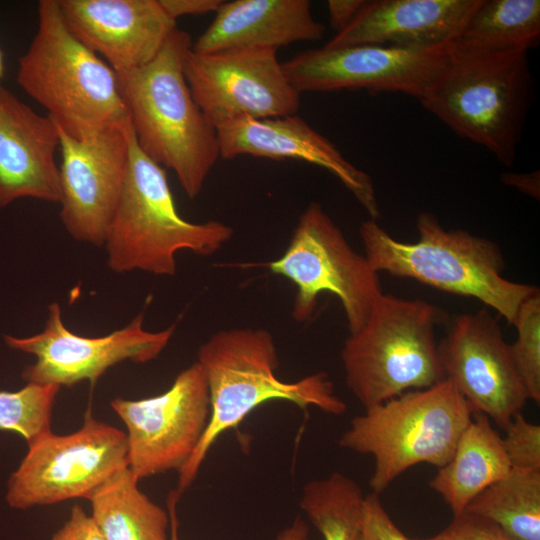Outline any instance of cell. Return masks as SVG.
Returning <instances> with one entry per match:
<instances>
[{
	"instance_id": "obj_24",
	"label": "cell",
	"mask_w": 540,
	"mask_h": 540,
	"mask_svg": "<svg viewBox=\"0 0 540 540\" xmlns=\"http://www.w3.org/2000/svg\"><path fill=\"white\" fill-rule=\"evenodd\" d=\"M539 41V0H480L452 46L487 54H516L528 53Z\"/></svg>"
},
{
	"instance_id": "obj_15",
	"label": "cell",
	"mask_w": 540,
	"mask_h": 540,
	"mask_svg": "<svg viewBox=\"0 0 540 540\" xmlns=\"http://www.w3.org/2000/svg\"><path fill=\"white\" fill-rule=\"evenodd\" d=\"M445 378L471 406L506 429L527 399L498 318L483 308L454 318L438 343Z\"/></svg>"
},
{
	"instance_id": "obj_37",
	"label": "cell",
	"mask_w": 540,
	"mask_h": 540,
	"mask_svg": "<svg viewBox=\"0 0 540 540\" xmlns=\"http://www.w3.org/2000/svg\"><path fill=\"white\" fill-rule=\"evenodd\" d=\"M5 72V59H4V53L0 48V81L4 76Z\"/></svg>"
},
{
	"instance_id": "obj_14",
	"label": "cell",
	"mask_w": 540,
	"mask_h": 540,
	"mask_svg": "<svg viewBox=\"0 0 540 540\" xmlns=\"http://www.w3.org/2000/svg\"><path fill=\"white\" fill-rule=\"evenodd\" d=\"M448 50L323 46L297 53L282 62V67L300 94L364 89L372 94L403 93L420 100L444 66Z\"/></svg>"
},
{
	"instance_id": "obj_17",
	"label": "cell",
	"mask_w": 540,
	"mask_h": 540,
	"mask_svg": "<svg viewBox=\"0 0 540 540\" xmlns=\"http://www.w3.org/2000/svg\"><path fill=\"white\" fill-rule=\"evenodd\" d=\"M220 156L240 155L272 160L296 159L334 175L369 214L380 217L373 180L348 161L328 138L294 115L267 119H239L216 128Z\"/></svg>"
},
{
	"instance_id": "obj_7",
	"label": "cell",
	"mask_w": 540,
	"mask_h": 540,
	"mask_svg": "<svg viewBox=\"0 0 540 540\" xmlns=\"http://www.w3.org/2000/svg\"><path fill=\"white\" fill-rule=\"evenodd\" d=\"M472 414L469 403L445 378L365 408L351 420L338 444L373 457L369 484L379 495L415 465L447 464Z\"/></svg>"
},
{
	"instance_id": "obj_21",
	"label": "cell",
	"mask_w": 540,
	"mask_h": 540,
	"mask_svg": "<svg viewBox=\"0 0 540 540\" xmlns=\"http://www.w3.org/2000/svg\"><path fill=\"white\" fill-rule=\"evenodd\" d=\"M325 26L308 0H235L223 2L213 22L192 44L200 54L235 48L276 49L297 41L322 39Z\"/></svg>"
},
{
	"instance_id": "obj_8",
	"label": "cell",
	"mask_w": 540,
	"mask_h": 540,
	"mask_svg": "<svg viewBox=\"0 0 540 540\" xmlns=\"http://www.w3.org/2000/svg\"><path fill=\"white\" fill-rule=\"evenodd\" d=\"M443 319L425 300L382 293L341 349L346 385L365 408L445 379L436 342Z\"/></svg>"
},
{
	"instance_id": "obj_9",
	"label": "cell",
	"mask_w": 540,
	"mask_h": 540,
	"mask_svg": "<svg viewBox=\"0 0 540 540\" xmlns=\"http://www.w3.org/2000/svg\"><path fill=\"white\" fill-rule=\"evenodd\" d=\"M263 266L296 285L294 320L310 321L318 297L330 293L342 304L349 334L363 326L383 293L379 273L353 249L318 202L303 211L284 253Z\"/></svg>"
},
{
	"instance_id": "obj_18",
	"label": "cell",
	"mask_w": 540,
	"mask_h": 540,
	"mask_svg": "<svg viewBox=\"0 0 540 540\" xmlns=\"http://www.w3.org/2000/svg\"><path fill=\"white\" fill-rule=\"evenodd\" d=\"M73 34L117 73L149 63L176 26L158 0H59Z\"/></svg>"
},
{
	"instance_id": "obj_35",
	"label": "cell",
	"mask_w": 540,
	"mask_h": 540,
	"mask_svg": "<svg viewBox=\"0 0 540 540\" xmlns=\"http://www.w3.org/2000/svg\"><path fill=\"white\" fill-rule=\"evenodd\" d=\"M367 0H329L327 7L331 28L342 32L366 5Z\"/></svg>"
},
{
	"instance_id": "obj_28",
	"label": "cell",
	"mask_w": 540,
	"mask_h": 540,
	"mask_svg": "<svg viewBox=\"0 0 540 540\" xmlns=\"http://www.w3.org/2000/svg\"><path fill=\"white\" fill-rule=\"evenodd\" d=\"M513 325L517 338L509 344L510 354L527 399L540 402V291L529 296L518 309Z\"/></svg>"
},
{
	"instance_id": "obj_16",
	"label": "cell",
	"mask_w": 540,
	"mask_h": 540,
	"mask_svg": "<svg viewBox=\"0 0 540 540\" xmlns=\"http://www.w3.org/2000/svg\"><path fill=\"white\" fill-rule=\"evenodd\" d=\"M130 127L106 128L80 139L59 128L60 217L78 241L104 244L126 177Z\"/></svg>"
},
{
	"instance_id": "obj_3",
	"label": "cell",
	"mask_w": 540,
	"mask_h": 540,
	"mask_svg": "<svg viewBox=\"0 0 540 540\" xmlns=\"http://www.w3.org/2000/svg\"><path fill=\"white\" fill-rule=\"evenodd\" d=\"M416 227L418 240L407 243L392 237L376 220L362 222L359 235L372 269L474 298L512 325L524 300L539 291L504 277V256L494 241L463 229L446 230L427 211L417 216Z\"/></svg>"
},
{
	"instance_id": "obj_27",
	"label": "cell",
	"mask_w": 540,
	"mask_h": 540,
	"mask_svg": "<svg viewBox=\"0 0 540 540\" xmlns=\"http://www.w3.org/2000/svg\"><path fill=\"white\" fill-rule=\"evenodd\" d=\"M56 385L26 383L17 391H0V430L21 435L27 443L51 431Z\"/></svg>"
},
{
	"instance_id": "obj_29",
	"label": "cell",
	"mask_w": 540,
	"mask_h": 540,
	"mask_svg": "<svg viewBox=\"0 0 540 540\" xmlns=\"http://www.w3.org/2000/svg\"><path fill=\"white\" fill-rule=\"evenodd\" d=\"M502 444L511 468L540 469V426L517 413L505 429Z\"/></svg>"
},
{
	"instance_id": "obj_6",
	"label": "cell",
	"mask_w": 540,
	"mask_h": 540,
	"mask_svg": "<svg viewBox=\"0 0 540 540\" xmlns=\"http://www.w3.org/2000/svg\"><path fill=\"white\" fill-rule=\"evenodd\" d=\"M233 233L220 221L194 223L180 216L166 171L140 149L130 127L126 177L103 244L109 268L173 276L180 250L213 255Z\"/></svg>"
},
{
	"instance_id": "obj_25",
	"label": "cell",
	"mask_w": 540,
	"mask_h": 540,
	"mask_svg": "<svg viewBox=\"0 0 540 540\" xmlns=\"http://www.w3.org/2000/svg\"><path fill=\"white\" fill-rule=\"evenodd\" d=\"M517 540H540V469L511 468L466 507Z\"/></svg>"
},
{
	"instance_id": "obj_33",
	"label": "cell",
	"mask_w": 540,
	"mask_h": 540,
	"mask_svg": "<svg viewBox=\"0 0 540 540\" xmlns=\"http://www.w3.org/2000/svg\"><path fill=\"white\" fill-rule=\"evenodd\" d=\"M179 498L175 490L167 498V511L170 517V540H178L176 504ZM276 540H308V526L306 522L300 517H296L290 526L279 533Z\"/></svg>"
},
{
	"instance_id": "obj_4",
	"label": "cell",
	"mask_w": 540,
	"mask_h": 540,
	"mask_svg": "<svg viewBox=\"0 0 540 540\" xmlns=\"http://www.w3.org/2000/svg\"><path fill=\"white\" fill-rule=\"evenodd\" d=\"M17 83L73 138L130 124L118 73L73 34L59 0L38 2L37 31L19 58Z\"/></svg>"
},
{
	"instance_id": "obj_36",
	"label": "cell",
	"mask_w": 540,
	"mask_h": 540,
	"mask_svg": "<svg viewBox=\"0 0 540 540\" xmlns=\"http://www.w3.org/2000/svg\"><path fill=\"white\" fill-rule=\"evenodd\" d=\"M500 181L510 187L516 188L522 193L536 199H540V171L529 173L503 172Z\"/></svg>"
},
{
	"instance_id": "obj_20",
	"label": "cell",
	"mask_w": 540,
	"mask_h": 540,
	"mask_svg": "<svg viewBox=\"0 0 540 540\" xmlns=\"http://www.w3.org/2000/svg\"><path fill=\"white\" fill-rule=\"evenodd\" d=\"M59 127L0 86V207L20 198L59 203Z\"/></svg>"
},
{
	"instance_id": "obj_10",
	"label": "cell",
	"mask_w": 540,
	"mask_h": 540,
	"mask_svg": "<svg viewBox=\"0 0 540 540\" xmlns=\"http://www.w3.org/2000/svg\"><path fill=\"white\" fill-rule=\"evenodd\" d=\"M128 467L126 433L92 416L67 435L52 431L28 443V451L11 474L6 501L11 508L46 506L89 495L119 470Z\"/></svg>"
},
{
	"instance_id": "obj_2",
	"label": "cell",
	"mask_w": 540,
	"mask_h": 540,
	"mask_svg": "<svg viewBox=\"0 0 540 540\" xmlns=\"http://www.w3.org/2000/svg\"><path fill=\"white\" fill-rule=\"evenodd\" d=\"M191 36L178 28L149 63L118 72L131 128L140 149L174 171L186 195H199L220 157L216 129L195 102L185 79Z\"/></svg>"
},
{
	"instance_id": "obj_26",
	"label": "cell",
	"mask_w": 540,
	"mask_h": 540,
	"mask_svg": "<svg viewBox=\"0 0 540 540\" xmlns=\"http://www.w3.org/2000/svg\"><path fill=\"white\" fill-rule=\"evenodd\" d=\"M363 500L352 478L333 472L308 482L299 504L324 540H358Z\"/></svg>"
},
{
	"instance_id": "obj_13",
	"label": "cell",
	"mask_w": 540,
	"mask_h": 540,
	"mask_svg": "<svg viewBox=\"0 0 540 540\" xmlns=\"http://www.w3.org/2000/svg\"><path fill=\"white\" fill-rule=\"evenodd\" d=\"M144 313L125 327L101 337H83L66 328L57 302L48 306L43 330L28 337L5 335L8 347L35 356L22 378L26 383L72 387L81 381L95 383L110 367L123 362L146 363L156 359L172 338L175 325L158 332L143 327Z\"/></svg>"
},
{
	"instance_id": "obj_34",
	"label": "cell",
	"mask_w": 540,
	"mask_h": 540,
	"mask_svg": "<svg viewBox=\"0 0 540 540\" xmlns=\"http://www.w3.org/2000/svg\"><path fill=\"white\" fill-rule=\"evenodd\" d=\"M166 14L173 20L185 15H202L216 12L221 0H158Z\"/></svg>"
},
{
	"instance_id": "obj_5",
	"label": "cell",
	"mask_w": 540,
	"mask_h": 540,
	"mask_svg": "<svg viewBox=\"0 0 540 540\" xmlns=\"http://www.w3.org/2000/svg\"><path fill=\"white\" fill-rule=\"evenodd\" d=\"M533 95L528 53L487 54L451 46L422 106L505 167L515 161Z\"/></svg>"
},
{
	"instance_id": "obj_32",
	"label": "cell",
	"mask_w": 540,
	"mask_h": 540,
	"mask_svg": "<svg viewBox=\"0 0 540 540\" xmlns=\"http://www.w3.org/2000/svg\"><path fill=\"white\" fill-rule=\"evenodd\" d=\"M49 540H106L80 505H73L65 523Z\"/></svg>"
},
{
	"instance_id": "obj_31",
	"label": "cell",
	"mask_w": 540,
	"mask_h": 540,
	"mask_svg": "<svg viewBox=\"0 0 540 540\" xmlns=\"http://www.w3.org/2000/svg\"><path fill=\"white\" fill-rule=\"evenodd\" d=\"M358 540H411L395 525L375 493L364 496Z\"/></svg>"
},
{
	"instance_id": "obj_1",
	"label": "cell",
	"mask_w": 540,
	"mask_h": 540,
	"mask_svg": "<svg viewBox=\"0 0 540 540\" xmlns=\"http://www.w3.org/2000/svg\"><path fill=\"white\" fill-rule=\"evenodd\" d=\"M210 397L207 429L193 456L179 473L178 496L195 480L211 446L226 431L236 428L261 404L282 400L306 409L341 416L346 403L336 395L328 373L317 372L294 382L276 376L279 366L272 334L263 328H231L213 333L198 350Z\"/></svg>"
},
{
	"instance_id": "obj_11",
	"label": "cell",
	"mask_w": 540,
	"mask_h": 540,
	"mask_svg": "<svg viewBox=\"0 0 540 540\" xmlns=\"http://www.w3.org/2000/svg\"><path fill=\"white\" fill-rule=\"evenodd\" d=\"M124 422L128 468L140 481L187 465L210 420L207 381L196 361L182 370L164 393L139 400L110 402Z\"/></svg>"
},
{
	"instance_id": "obj_19",
	"label": "cell",
	"mask_w": 540,
	"mask_h": 540,
	"mask_svg": "<svg viewBox=\"0 0 540 540\" xmlns=\"http://www.w3.org/2000/svg\"><path fill=\"white\" fill-rule=\"evenodd\" d=\"M480 0H367L326 47L376 45L415 50H448Z\"/></svg>"
},
{
	"instance_id": "obj_30",
	"label": "cell",
	"mask_w": 540,
	"mask_h": 540,
	"mask_svg": "<svg viewBox=\"0 0 540 540\" xmlns=\"http://www.w3.org/2000/svg\"><path fill=\"white\" fill-rule=\"evenodd\" d=\"M414 540H517L488 518L464 510L440 533Z\"/></svg>"
},
{
	"instance_id": "obj_12",
	"label": "cell",
	"mask_w": 540,
	"mask_h": 540,
	"mask_svg": "<svg viewBox=\"0 0 540 540\" xmlns=\"http://www.w3.org/2000/svg\"><path fill=\"white\" fill-rule=\"evenodd\" d=\"M183 70L195 102L215 129L244 118L294 115L300 106V93L287 79L276 49L200 54L191 47Z\"/></svg>"
},
{
	"instance_id": "obj_22",
	"label": "cell",
	"mask_w": 540,
	"mask_h": 540,
	"mask_svg": "<svg viewBox=\"0 0 540 540\" xmlns=\"http://www.w3.org/2000/svg\"><path fill=\"white\" fill-rule=\"evenodd\" d=\"M511 469L502 437L483 413L473 412L450 461L429 482L454 515Z\"/></svg>"
},
{
	"instance_id": "obj_23",
	"label": "cell",
	"mask_w": 540,
	"mask_h": 540,
	"mask_svg": "<svg viewBox=\"0 0 540 540\" xmlns=\"http://www.w3.org/2000/svg\"><path fill=\"white\" fill-rule=\"evenodd\" d=\"M138 483L125 467L87 498L90 516L106 540H170L168 511L143 493Z\"/></svg>"
}]
</instances>
